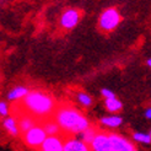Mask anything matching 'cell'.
Segmentation results:
<instances>
[{
    "label": "cell",
    "mask_w": 151,
    "mask_h": 151,
    "mask_svg": "<svg viewBox=\"0 0 151 151\" xmlns=\"http://www.w3.org/2000/svg\"><path fill=\"white\" fill-rule=\"evenodd\" d=\"M53 119L58 123L60 129L68 135L81 134L91 127L88 119L76 108L70 106H63L57 108Z\"/></svg>",
    "instance_id": "1"
},
{
    "label": "cell",
    "mask_w": 151,
    "mask_h": 151,
    "mask_svg": "<svg viewBox=\"0 0 151 151\" xmlns=\"http://www.w3.org/2000/svg\"><path fill=\"white\" fill-rule=\"evenodd\" d=\"M22 107L27 111V114L42 119L54 116L57 111L54 100L43 91H29L24 99Z\"/></svg>",
    "instance_id": "2"
},
{
    "label": "cell",
    "mask_w": 151,
    "mask_h": 151,
    "mask_svg": "<svg viewBox=\"0 0 151 151\" xmlns=\"http://www.w3.org/2000/svg\"><path fill=\"white\" fill-rule=\"evenodd\" d=\"M119 22H120L119 11L114 9V7H108V9L102 11L99 20V25L102 31L111 32L119 25Z\"/></svg>",
    "instance_id": "3"
},
{
    "label": "cell",
    "mask_w": 151,
    "mask_h": 151,
    "mask_svg": "<svg viewBox=\"0 0 151 151\" xmlns=\"http://www.w3.org/2000/svg\"><path fill=\"white\" fill-rule=\"evenodd\" d=\"M47 138L48 135L43 125H36L31 130L24 134V141L29 147H41Z\"/></svg>",
    "instance_id": "4"
},
{
    "label": "cell",
    "mask_w": 151,
    "mask_h": 151,
    "mask_svg": "<svg viewBox=\"0 0 151 151\" xmlns=\"http://www.w3.org/2000/svg\"><path fill=\"white\" fill-rule=\"evenodd\" d=\"M109 135V140L112 147L114 151H135V146L132 141L125 139L124 137L116 133H111Z\"/></svg>",
    "instance_id": "5"
},
{
    "label": "cell",
    "mask_w": 151,
    "mask_h": 151,
    "mask_svg": "<svg viewBox=\"0 0 151 151\" xmlns=\"http://www.w3.org/2000/svg\"><path fill=\"white\" fill-rule=\"evenodd\" d=\"M80 12L75 9H68L63 12L60 17V26L65 29H71L79 24Z\"/></svg>",
    "instance_id": "6"
},
{
    "label": "cell",
    "mask_w": 151,
    "mask_h": 151,
    "mask_svg": "<svg viewBox=\"0 0 151 151\" xmlns=\"http://www.w3.org/2000/svg\"><path fill=\"white\" fill-rule=\"evenodd\" d=\"M90 147H91V151H114L111 144L109 135L100 132L96 135V138L92 141V144L90 145Z\"/></svg>",
    "instance_id": "7"
},
{
    "label": "cell",
    "mask_w": 151,
    "mask_h": 151,
    "mask_svg": "<svg viewBox=\"0 0 151 151\" xmlns=\"http://www.w3.org/2000/svg\"><path fill=\"white\" fill-rule=\"evenodd\" d=\"M64 142L62 137H48L41 146V151H65Z\"/></svg>",
    "instance_id": "8"
},
{
    "label": "cell",
    "mask_w": 151,
    "mask_h": 151,
    "mask_svg": "<svg viewBox=\"0 0 151 151\" xmlns=\"http://www.w3.org/2000/svg\"><path fill=\"white\" fill-rule=\"evenodd\" d=\"M64 150L65 151H91L87 144H85L82 140L75 139V138H68L64 142Z\"/></svg>",
    "instance_id": "9"
},
{
    "label": "cell",
    "mask_w": 151,
    "mask_h": 151,
    "mask_svg": "<svg viewBox=\"0 0 151 151\" xmlns=\"http://www.w3.org/2000/svg\"><path fill=\"white\" fill-rule=\"evenodd\" d=\"M36 125H38V124H37V120L35 119V117L29 114H24L19 117V128L24 134L27 133L28 130H31Z\"/></svg>",
    "instance_id": "10"
},
{
    "label": "cell",
    "mask_w": 151,
    "mask_h": 151,
    "mask_svg": "<svg viewBox=\"0 0 151 151\" xmlns=\"http://www.w3.org/2000/svg\"><path fill=\"white\" fill-rule=\"evenodd\" d=\"M29 93V90L25 86H17L12 90H10V92L7 93V100L9 101H17L25 97Z\"/></svg>",
    "instance_id": "11"
},
{
    "label": "cell",
    "mask_w": 151,
    "mask_h": 151,
    "mask_svg": "<svg viewBox=\"0 0 151 151\" xmlns=\"http://www.w3.org/2000/svg\"><path fill=\"white\" fill-rule=\"evenodd\" d=\"M4 128L7 130L10 135L12 137H16L19 135V132H20V128H19V120L14 117H7L4 119Z\"/></svg>",
    "instance_id": "12"
},
{
    "label": "cell",
    "mask_w": 151,
    "mask_h": 151,
    "mask_svg": "<svg viewBox=\"0 0 151 151\" xmlns=\"http://www.w3.org/2000/svg\"><path fill=\"white\" fill-rule=\"evenodd\" d=\"M43 128H44V130H46L48 137H59V133H60V130H62L54 119L44 120Z\"/></svg>",
    "instance_id": "13"
},
{
    "label": "cell",
    "mask_w": 151,
    "mask_h": 151,
    "mask_svg": "<svg viewBox=\"0 0 151 151\" xmlns=\"http://www.w3.org/2000/svg\"><path fill=\"white\" fill-rule=\"evenodd\" d=\"M101 123L108 128H118L119 125H122L123 119L119 116H107L101 118Z\"/></svg>",
    "instance_id": "14"
},
{
    "label": "cell",
    "mask_w": 151,
    "mask_h": 151,
    "mask_svg": "<svg viewBox=\"0 0 151 151\" xmlns=\"http://www.w3.org/2000/svg\"><path fill=\"white\" fill-rule=\"evenodd\" d=\"M99 134V132H97V129L95 127H90L87 130H85L84 133H81L80 134V137H81V140L85 142V144H87L88 146L92 144V141L95 140L96 138V135Z\"/></svg>",
    "instance_id": "15"
},
{
    "label": "cell",
    "mask_w": 151,
    "mask_h": 151,
    "mask_svg": "<svg viewBox=\"0 0 151 151\" xmlns=\"http://www.w3.org/2000/svg\"><path fill=\"white\" fill-rule=\"evenodd\" d=\"M104 106H106V108H107L109 112H118V111L122 109V107H123L122 102H120L117 97H116V99L106 100L104 101Z\"/></svg>",
    "instance_id": "16"
},
{
    "label": "cell",
    "mask_w": 151,
    "mask_h": 151,
    "mask_svg": "<svg viewBox=\"0 0 151 151\" xmlns=\"http://www.w3.org/2000/svg\"><path fill=\"white\" fill-rule=\"evenodd\" d=\"M134 141L142 142V144H150L151 142V137L150 134H144V133H134L133 134Z\"/></svg>",
    "instance_id": "17"
},
{
    "label": "cell",
    "mask_w": 151,
    "mask_h": 151,
    "mask_svg": "<svg viewBox=\"0 0 151 151\" xmlns=\"http://www.w3.org/2000/svg\"><path fill=\"white\" fill-rule=\"evenodd\" d=\"M78 101L80 104H82L84 107H88V106H91L92 104V99L90 97L87 93L85 92H79L78 95Z\"/></svg>",
    "instance_id": "18"
},
{
    "label": "cell",
    "mask_w": 151,
    "mask_h": 151,
    "mask_svg": "<svg viewBox=\"0 0 151 151\" xmlns=\"http://www.w3.org/2000/svg\"><path fill=\"white\" fill-rule=\"evenodd\" d=\"M101 95L104 97L106 100L116 99V95H114V92L111 91V90H108V88H102V90H101Z\"/></svg>",
    "instance_id": "19"
},
{
    "label": "cell",
    "mask_w": 151,
    "mask_h": 151,
    "mask_svg": "<svg viewBox=\"0 0 151 151\" xmlns=\"http://www.w3.org/2000/svg\"><path fill=\"white\" fill-rule=\"evenodd\" d=\"M7 113H9V107H7L6 102H0V114L3 117H6Z\"/></svg>",
    "instance_id": "20"
},
{
    "label": "cell",
    "mask_w": 151,
    "mask_h": 151,
    "mask_svg": "<svg viewBox=\"0 0 151 151\" xmlns=\"http://www.w3.org/2000/svg\"><path fill=\"white\" fill-rule=\"evenodd\" d=\"M145 117H146L147 119H151V108H147V109L145 111Z\"/></svg>",
    "instance_id": "21"
},
{
    "label": "cell",
    "mask_w": 151,
    "mask_h": 151,
    "mask_svg": "<svg viewBox=\"0 0 151 151\" xmlns=\"http://www.w3.org/2000/svg\"><path fill=\"white\" fill-rule=\"evenodd\" d=\"M146 63H147V65L151 68V58H150V59H147V62H146Z\"/></svg>",
    "instance_id": "22"
},
{
    "label": "cell",
    "mask_w": 151,
    "mask_h": 151,
    "mask_svg": "<svg viewBox=\"0 0 151 151\" xmlns=\"http://www.w3.org/2000/svg\"><path fill=\"white\" fill-rule=\"evenodd\" d=\"M150 137H151V132H150Z\"/></svg>",
    "instance_id": "23"
},
{
    "label": "cell",
    "mask_w": 151,
    "mask_h": 151,
    "mask_svg": "<svg viewBox=\"0 0 151 151\" xmlns=\"http://www.w3.org/2000/svg\"><path fill=\"white\" fill-rule=\"evenodd\" d=\"M135 151H137V150H135Z\"/></svg>",
    "instance_id": "24"
}]
</instances>
